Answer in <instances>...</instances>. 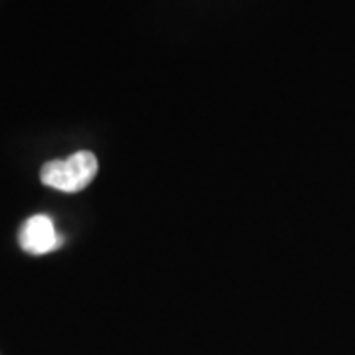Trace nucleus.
Returning <instances> with one entry per match:
<instances>
[{
    "mask_svg": "<svg viewBox=\"0 0 355 355\" xmlns=\"http://www.w3.org/2000/svg\"><path fill=\"white\" fill-rule=\"evenodd\" d=\"M97 170H99V162L95 154L81 150L64 160H51L44 164L40 178L48 188L65 193H76L87 188L93 178L97 176Z\"/></svg>",
    "mask_w": 355,
    "mask_h": 355,
    "instance_id": "nucleus-1",
    "label": "nucleus"
},
{
    "mask_svg": "<svg viewBox=\"0 0 355 355\" xmlns=\"http://www.w3.org/2000/svg\"><path fill=\"white\" fill-rule=\"evenodd\" d=\"M20 247L30 254H46L58 249L62 237L53 227V221L48 216H34L26 221L20 235H18Z\"/></svg>",
    "mask_w": 355,
    "mask_h": 355,
    "instance_id": "nucleus-2",
    "label": "nucleus"
}]
</instances>
